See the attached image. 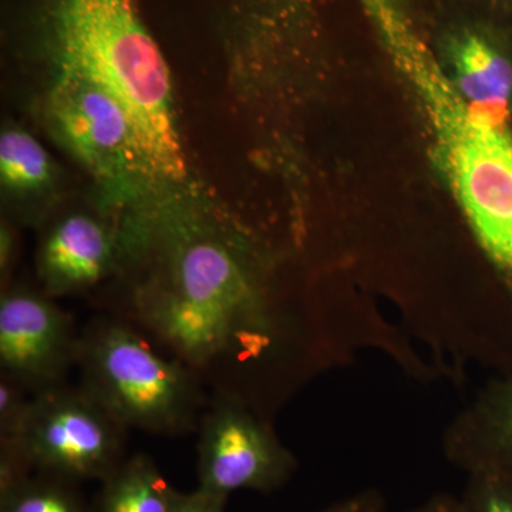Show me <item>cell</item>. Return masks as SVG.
I'll use <instances>...</instances> for the list:
<instances>
[{
  "label": "cell",
  "instance_id": "6da1fadb",
  "mask_svg": "<svg viewBox=\"0 0 512 512\" xmlns=\"http://www.w3.org/2000/svg\"><path fill=\"white\" fill-rule=\"evenodd\" d=\"M37 40L56 66L69 67L121 101L150 174L185 175L175 127L171 77L134 0H37Z\"/></svg>",
  "mask_w": 512,
  "mask_h": 512
},
{
  "label": "cell",
  "instance_id": "7a4b0ae2",
  "mask_svg": "<svg viewBox=\"0 0 512 512\" xmlns=\"http://www.w3.org/2000/svg\"><path fill=\"white\" fill-rule=\"evenodd\" d=\"M173 251L168 278L134 298V322L198 375L259 357L271 346L275 318L235 249L211 235L183 234Z\"/></svg>",
  "mask_w": 512,
  "mask_h": 512
},
{
  "label": "cell",
  "instance_id": "3957f363",
  "mask_svg": "<svg viewBox=\"0 0 512 512\" xmlns=\"http://www.w3.org/2000/svg\"><path fill=\"white\" fill-rule=\"evenodd\" d=\"M400 72L412 84L464 217L487 258L512 261V130L470 109L397 12L380 9Z\"/></svg>",
  "mask_w": 512,
  "mask_h": 512
},
{
  "label": "cell",
  "instance_id": "277c9868",
  "mask_svg": "<svg viewBox=\"0 0 512 512\" xmlns=\"http://www.w3.org/2000/svg\"><path fill=\"white\" fill-rule=\"evenodd\" d=\"M82 386L126 429L181 436L200 426V375L158 352L124 320L94 319L80 333Z\"/></svg>",
  "mask_w": 512,
  "mask_h": 512
},
{
  "label": "cell",
  "instance_id": "5b68a950",
  "mask_svg": "<svg viewBox=\"0 0 512 512\" xmlns=\"http://www.w3.org/2000/svg\"><path fill=\"white\" fill-rule=\"evenodd\" d=\"M127 431L83 386L33 393L19 433L0 443V487L30 473L101 483L126 460Z\"/></svg>",
  "mask_w": 512,
  "mask_h": 512
},
{
  "label": "cell",
  "instance_id": "8992f818",
  "mask_svg": "<svg viewBox=\"0 0 512 512\" xmlns=\"http://www.w3.org/2000/svg\"><path fill=\"white\" fill-rule=\"evenodd\" d=\"M198 487L228 497L238 491L271 494L298 470L292 451L242 400L221 394L202 414Z\"/></svg>",
  "mask_w": 512,
  "mask_h": 512
},
{
  "label": "cell",
  "instance_id": "52a82bcc",
  "mask_svg": "<svg viewBox=\"0 0 512 512\" xmlns=\"http://www.w3.org/2000/svg\"><path fill=\"white\" fill-rule=\"evenodd\" d=\"M56 67L47 113L64 146L101 177L150 174L136 127L121 101L86 74Z\"/></svg>",
  "mask_w": 512,
  "mask_h": 512
},
{
  "label": "cell",
  "instance_id": "ba28073f",
  "mask_svg": "<svg viewBox=\"0 0 512 512\" xmlns=\"http://www.w3.org/2000/svg\"><path fill=\"white\" fill-rule=\"evenodd\" d=\"M80 335L47 293L12 288L0 298V367L30 392L64 383L77 365Z\"/></svg>",
  "mask_w": 512,
  "mask_h": 512
},
{
  "label": "cell",
  "instance_id": "9c48e42d",
  "mask_svg": "<svg viewBox=\"0 0 512 512\" xmlns=\"http://www.w3.org/2000/svg\"><path fill=\"white\" fill-rule=\"evenodd\" d=\"M116 234L87 214L57 221L39 249V276L49 296L84 291L99 284L116 262Z\"/></svg>",
  "mask_w": 512,
  "mask_h": 512
},
{
  "label": "cell",
  "instance_id": "30bf717a",
  "mask_svg": "<svg viewBox=\"0 0 512 512\" xmlns=\"http://www.w3.org/2000/svg\"><path fill=\"white\" fill-rule=\"evenodd\" d=\"M443 450L466 474L495 470L512 476V373L488 383L451 421Z\"/></svg>",
  "mask_w": 512,
  "mask_h": 512
},
{
  "label": "cell",
  "instance_id": "8fae6325",
  "mask_svg": "<svg viewBox=\"0 0 512 512\" xmlns=\"http://www.w3.org/2000/svg\"><path fill=\"white\" fill-rule=\"evenodd\" d=\"M457 92L478 116L510 127L512 62L500 43L477 26H458L444 42Z\"/></svg>",
  "mask_w": 512,
  "mask_h": 512
},
{
  "label": "cell",
  "instance_id": "7c38bea8",
  "mask_svg": "<svg viewBox=\"0 0 512 512\" xmlns=\"http://www.w3.org/2000/svg\"><path fill=\"white\" fill-rule=\"evenodd\" d=\"M100 485L93 512H170L171 485L146 454L127 457Z\"/></svg>",
  "mask_w": 512,
  "mask_h": 512
},
{
  "label": "cell",
  "instance_id": "4fadbf2b",
  "mask_svg": "<svg viewBox=\"0 0 512 512\" xmlns=\"http://www.w3.org/2000/svg\"><path fill=\"white\" fill-rule=\"evenodd\" d=\"M67 478L30 473L0 487V512H93Z\"/></svg>",
  "mask_w": 512,
  "mask_h": 512
},
{
  "label": "cell",
  "instance_id": "5bb4252c",
  "mask_svg": "<svg viewBox=\"0 0 512 512\" xmlns=\"http://www.w3.org/2000/svg\"><path fill=\"white\" fill-rule=\"evenodd\" d=\"M0 175L10 190L35 191L49 183L52 163L35 137L9 128L0 137Z\"/></svg>",
  "mask_w": 512,
  "mask_h": 512
},
{
  "label": "cell",
  "instance_id": "9a60e30c",
  "mask_svg": "<svg viewBox=\"0 0 512 512\" xmlns=\"http://www.w3.org/2000/svg\"><path fill=\"white\" fill-rule=\"evenodd\" d=\"M457 498L461 512H512V476L495 470L471 471Z\"/></svg>",
  "mask_w": 512,
  "mask_h": 512
},
{
  "label": "cell",
  "instance_id": "2e32d148",
  "mask_svg": "<svg viewBox=\"0 0 512 512\" xmlns=\"http://www.w3.org/2000/svg\"><path fill=\"white\" fill-rule=\"evenodd\" d=\"M30 390L8 373L0 375V443L12 440L19 433L32 396Z\"/></svg>",
  "mask_w": 512,
  "mask_h": 512
},
{
  "label": "cell",
  "instance_id": "e0dca14e",
  "mask_svg": "<svg viewBox=\"0 0 512 512\" xmlns=\"http://www.w3.org/2000/svg\"><path fill=\"white\" fill-rule=\"evenodd\" d=\"M227 501L228 497L200 487L191 493H181L171 487L170 512H225Z\"/></svg>",
  "mask_w": 512,
  "mask_h": 512
},
{
  "label": "cell",
  "instance_id": "ac0fdd59",
  "mask_svg": "<svg viewBox=\"0 0 512 512\" xmlns=\"http://www.w3.org/2000/svg\"><path fill=\"white\" fill-rule=\"evenodd\" d=\"M386 511V501L380 491L363 490L359 493L346 497L338 503L330 505L322 512H384Z\"/></svg>",
  "mask_w": 512,
  "mask_h": 512
},
{
  "label": "cell",
  "instance_id": "d6986e66",
  "mask_svg": "<svg viewBox=\"0 0 512 512\" xmlns=\"http://www.w3.org/2000/svg\"><path fill=\"white\" fill-rule=\"evenodd\" d=\"M409 512H461L458 498L450 494H436Z\"/></svg>",
  "mask_w": 512,
  "mask_h": 512
},
{
  "label": "cell",
  "instance_id": "ffe728a7",
  "mask_svg": "<svg viewBox=\"0 0 512 512\" xmlns=\"http://www.w3.org/2000/svg\"><path fill=\"white\" fill-rule=\"evenodd\" d=\"M15 237L9 228H2V235H0V268H2V275L8 274L9 266L12 264L13 255H15Z\"/></svg>",
  "mask_w": 512,
  "mask_h": 512
},
{
  "label": "cell",
  "instance_id": "44dd1931",
  "mask_svg": "<svg viewBox=\"0 0 512 512\" xmlns=\"http://www.w3.org/2000/svg\"><path fill=\"white\" fill-rule=\"evenodd\" d=\"M510 2H512V0H510Z\"/></svg>",
  "mask_w": 512,
  "mask_h": 512
}]
</instances>
